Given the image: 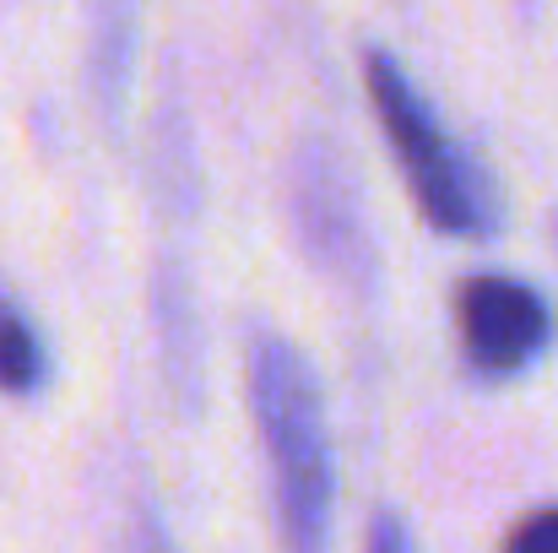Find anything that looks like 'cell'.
Here are the masks:
<instances>
[{"label":"cell","mask_w":558,"mask_h":553,"mask_svg":"<svg viewBox=\"0 0 558 553\" xmlns=\"http://www.w3.org/2000/svg\"><path fill=\"white\" fill-rule=\"evenodd\" d=\"M250 418L271 472V510L282 553H326L337 510V461L326 434V396L299 342L260 332L250 348Z\"/></svg>","instance_id":"cell-1"},{"label":"cell","mask_w":558,"mask_h":553,"mask_svg":"<svg viewBox=\"0 0 558 553\" xmlns=\"http://www.w3.org/2000/svg\"><path fill=\"white\" fill-rule=\"evenodd\" d=\"M364 87H369L374 120H379V131L390 142V158H396L401 180L412 190L423 223L439 228V233H450V239H483V233H494V212H499L494 180L439 125L434 104L407 76V65L390 49H369L364 55Z\"/></svg>","instance_id":"cell-2"},{"label":"cell","mask_w":558,"mask_h":553,"mask_svg":"<svg viewBox=\"0 0 558 553\" xmlns=\"http://www.w3.org/2000/svg\"><path fill=\"white\" fill-rule=\"evenodd\" d=\"M288 212L304 255L326 277L364 293L374 282V233L364 223V195L348 158L331 153L326 142H304L288 169Z\"/></svg>","instance_id":"cell-3"},{"label":"cell","mask_w":558,"mask_h":553,"mask_svg":"<svg viewBox=\"0 0 558 553\" xmlns=\"http://www.w3.org/2000/svg\"><path fill=\"white\" fill-rule=\"evenodd\" d=\"M554 304L532 282L505 272H477L456 282V337L483 380H510L532 369L554 348Z\"/></svg>","instance_id":"cell-4"},{"label":"cell","mask_w":558,"mask_h":553,"mask_svg":"<svg viewBox=\"0 0 558 553\" xmlns=\"http://www.w3.org/2000/svg\"><path fill=\"white\" fill-rule=\"evenodd\" d=\"M44 380H49V353H44L38 326L11 299H0V390L33 396Z\"/></svg>","instance_id":"cell-5"},{"label":"cell","mask_w":558,"mask_h":553,"mask_svg":"<svg viewBox=\"0 0 558 553\" xmlns=\"http://www.w3.org/2000/svg\"><path fill=\"white\" fill-rule=\"evenodd\" d=\"M131 44H136V11H104V22H98V93L104 98L125 93Z\"/></svg>","instance_id":"cell-6"},{"label":"cell","mask_w":558,"mask_h":553,"mask_svg":"<svg viewBox=\"0 0 558 553\" xmlns=\"http://www.w3.org/2000/svg\"><path fill=\"white\" fill-rule=\"evenodd\" d=\"M505 553H558V505L526 516V521L505 538Z\"/></svg>","instance_id":"cell-7"},{"label":"cell","mask_w":558,"mask_h":553,"mask_svg":"<svg viewBox=\"0 0 558 553\" xmlns=\"http://www.w3.org/2000/svg\"><path fill=\"white\" fill-rule=\"evenodd\" d=\"M364 553H417V543H412V532H407V521H401L396 510H379L369 521Z\"/></svg>","instance_id":"cell-8"},{"label":"cell","mask_w":558,"mask_h":553,"mask_svg":"<svg viewBox=\"0 0 558 553\" xmlns=\"http://www.w3.org/2000/svg\"><path fill=\"white\" fill-rule=\"evenodd\" d=\"M142 553H174L169 532H163L158 521H147V527H142Z\"/></svg>","instance_id":"cell-9"}]
</instances>
